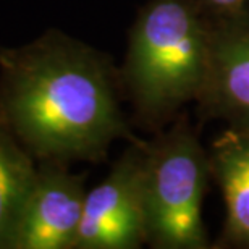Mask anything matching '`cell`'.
<instances>
[{"label":"cell","instance_id":"5","mask_svg":"<svg viewBox=\"0 0 249 249\" xmlns=\"http://www.w3.org/2000/svg\"><path fill=\"white\" fill-rule=\"evenodd\" d=\"M209 21L207 73L196 110L202 120H222L228 128L249 131V10L209 15Z\"/></svg>","mask_w":249,"mask_h":249},{"label":"cell","instance_id":"4","mask_svg":"<svg viewBox=\"0 0 249 249\" xmlns=\"http://www.w3.org/2000/svg\"><path fill=\"white\" fill-rule=\"evenodd\" d=\"M144 141L129 142L106 178L86 193L74 249H138L146 245Z\"/></svg>","mask_w":249,"mask_h":249},{"label":"cell","instance_id":"8","mask_svg":"<svg viewBox=\"0 0 249 249\" xmlns=\"http://www.w3.org/2000/svg\"><path fill=\"white\" fill-rule=\"evenodd\" d=\"M37 160L0 118V249H12L37 177Z\"/></svg>","mask_w":249,"mask_h":249},{"label":"cell","instance_id":"6","mask_svg":"<svg viewBox=\"0 0 249 249\" xmlns=\"http://www.w3.org/2000/svg\"><path fill=\"white\" fill-rule=\"evenodd\" d=\"M37 163L12 249H74L88 193L84 175L71 173L67 163Z\"/></svg>","mask_w":249,"mask_h":249},{"label":"cell","instance_id":"1","mask_svg":"<svg viewBox=\"0 0 249 249\" xmlns=\"http://www.w3.org/2000/svg\"><path fill=\"white\" fill-rule=\"evenodd\" d=\"M106 52L47 29L0 47V118L37 162H102L118 139L138 141Z\"/></svg>","mask_w":249,"mask_h":249},{"label":"cell","instance_id":"7","mask_svg":"<svg viewBox=\"0 0 249 249\" xmlns=\"http://www.w3.org/2000/svg\"><path fill=\"white\" fill-rule=\"evenodd\" d=\"M207 152L211 178L225 201V222L213 248L249 249V131L227 126Z\"/></svg>","mask_w":249,"mask_h":249},{"label":"cell","instance_id":"2","mask_svg":"<svg viewBox=\"0 0 249 249\" xmlns=\"http://www.w3.org/2000/svg\"><path fill=\"white\" fill-rule=\"evenodd\" d=\"M211 21L201 0H147L129 28L118 76L134 126L157 133L201 94Z\"/></svg>","mask_w":249,"mask_h":249},{"label":"cell","instance_id":"9","mask_svg":"<svg viewBox=\"0 0 249 249\" xmlns=\"http://www.w3.org/2000/svg\"><path fill=\"white\" fill-rule=\"evenodd\" d=\"M201 3L211 17H223L248 8V0H201Z\"/></svg>","mask_w":249,"mask_h":249},{"label":"cell","instance_id":"3","mask_svg":"<svg viewBox=\"0 0 249 249\" xmlns=\"http://www.w3.org/2000/svg\"><path fill=\"white\" fill-rule=\"evenodd\" d=\"M211 178L209 152L186 113L144 141L142 196L146 245L212 249L202 218Z\"/></svg>","mask_w":249,"mask_h":249}]
</instances>
